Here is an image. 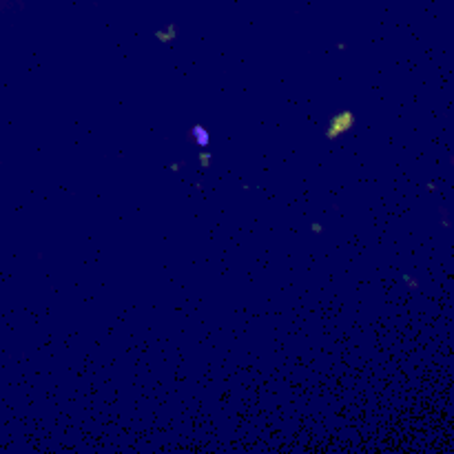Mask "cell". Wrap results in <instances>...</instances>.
I'll return each instance as SVG.
<instances>
[{"instance_id":"1","label":"cell","mask_w":454,"mask_h":454,"mask_svg":"<svg viewBox=\"0 0 454 454\" xmlns=\"http://www.w3.org/2000/svg\"><path fill=\"white\" fill-rule=\"evenodd\" d=\"M353 127H355V114L353 111L344 109L331 118V122H328V129H326V137L328 140H337V137L344 136V133L350 131Z\"/></svg>"},{"instance_id":"2","label":"cell","mask_w":454,"mask_h":454,"mask_svg":"<svg viewBox=\"0 0 454 454\" xmlns=\"http://www.w3.org/2000/svg\"><path fill=\"white\" fill-rule=\"evenodd\" d=\"M191 140H193L195 145L202 146V149H207L208 142H211V136H208L207 129L200 127V124H195V127H191Z\"/></svg>"},{"instance_id":"3","label":"cell","mask_w":454,"mask_h":454,"mask_svg":"<svg viewBox=\"0 0 454 454\" xmlns=\"http://www.w3.org/2000/svg\"><path fill=\"white\" fill-rule=\"evenodd\" d=\"M155 38L162 40V43H168V40L176 38V27H167V31H155Z\"/></svg>"},{"instance_id":"4","label":"cell","mask_w":454,"mask_h":454,"mask_svg":"<svg viewBox=\"0 0 454 454\" xmlns=\"http://www.w3.org/2000/svg\"><path fill=\"white\" fill-rule=\"evenodd\" d=\"M200 164H202V168H208V164H211V153H200Z\"/></svg>"},{"instance_id":"5","label":"cell","mask_w":454,"mask_h":454,"mask_svg":"<svg viewBox=\"0 0 454 454\" xmlns=\"http://www.w3.org/2000/svg\"><path fill=\"white\" fill-rule=\"evenodd\" d=\"M310 231H315V233H322V224H317V222H315V224H310Z\"/></svg>"}]
</instances>
